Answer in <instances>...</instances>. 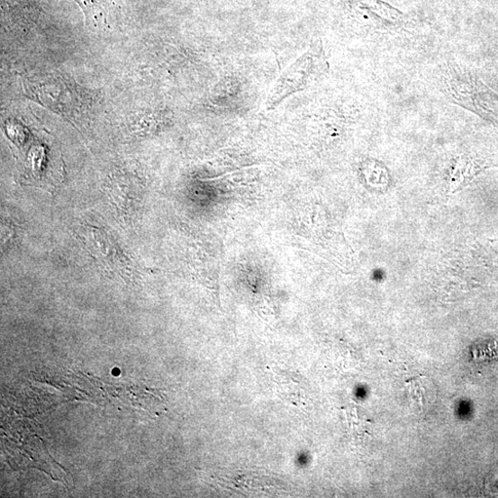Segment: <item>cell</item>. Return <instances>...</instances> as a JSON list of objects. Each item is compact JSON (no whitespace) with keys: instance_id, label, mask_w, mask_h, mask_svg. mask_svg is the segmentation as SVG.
I'll use <instances>...</instances> for the list:
<instances>
[{"instance_id":"3","label":"cell","mask_w":498,"mask_h":498,"mask_svg":"<svg viewBox=\"0 0 498 498\" xmlns=\"http://www.w3.org/2000/svg\"><path fill=\"white\" fill-rule=\"evenodd\" d=\"M352 13L381 32L398 31L408 23L406 14L381 0H348Z\"/></svg>"},{"instance_id":"2","label":"cell","mask_w":498,"mask_h":498,"mask_svg":"<svg viewBox=\"0 0 498 498\" xmlns=\"http://www.w3.org/2000/svg\"><path fill=\"white\" fill-rule=\"evenodd\" d=\"M329 72L330 63L323 43L316 41L278 77L266 97L265 110L272 111L289 96L316 86Z\"/></svg>"},{"instance_id":"1","label":"cell","mask_w":498,"mask_h":498,"mask_svg":"<svg viewBox=\"0 0 498 498\" xmlns=\"http://www.w3.org/2000/svg\"><path fill=\"white\" fill-rule=\"evenodd\" d=\"M439 84L450 103L498 125V95L467 68L452 61L443 64Z\"/></svg>"}]
</instances>
